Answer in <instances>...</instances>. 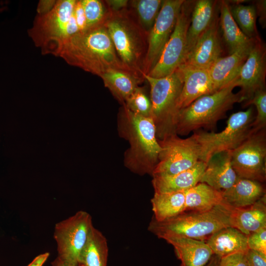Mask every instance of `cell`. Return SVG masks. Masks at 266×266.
Masks as SVG:
<instances>
[{
    "label": "cell",
    "mask_w": 266,
    "mask_h": 266,
    "mask_svg": "<svg viewBox=\"0 0 266 266\" xmlns=\"http://www.w3.org/2000/svg\"><path fill=\"white\" fill-rule=\"evenodd\" d=\"M59 56L68 64L100 77L112 68L128 70L119 59L104 25L70 37L62 47Z\"/></svg>",
    "instance_id": "obj_1"
},
{
    "label": "cell",
    "mask_w": 266,
    "mask_h": 266,
    "mask_svg": "<svg viewBox=\"0 0 266 266\" xmlns=\"http://www.w3.org/2000/svg\"><path fill=\"white\" fill-rule=\"evenodd\" d=\"M118 129L130 145L125 153V166L133 173L152 176L161 150L152 118L135 115L123 105L118 114Z\"/></svg>",
    "instance_id": "obj_2"
},
{
    "label": "cell",
    "mask_w": 266,
    "mask_h": 266,
    "mask_svg": "<svg viewBox=\"0 0 266 266\" xmlns=\"http://www.w3.org/2000/svg\"><path fill=\"white\" fill-rule=\"evenodd\" d=\"M233 209L223 200L208 210L184 211L161 222L152 218L148 229L163 239L169 236H182L204 241L219 230L232 227Z\"/></svg>",
    "instance_id": "obj_3"
},
{
    "label": "cell",
    "mask_w": 266,
    "mask_h": 266,
    "mask_svg": "<svg viewBox=\"0 0 266 266\" xmlns=\"http://www.w3.org/2000/svg\"><path fill=\"white\" fill-rule=\"evenodd\" d=\"M104 26L124 67L144 80L143 67L148 33L140 26L131 10L128 7L112 12Z\"/></svg>",
    "instance_id": "obj_4"
},
{
    "label": "cell",
    "mask_w": 266,
    "mask_h": 266,
    "mask_svg": "<svg viewBox=\"0 0 266 266\" xmlns=\"http://www.w3.org/2000/svg\"><path fill=\"white\" fill-rule=\"evenodd\" d=\"M76 0L55 1L48 12L38 14L29 34L42 54L59 56L64 44L81 32L75 13Z\"/></svg>",
    "instance_id": "obj_5"
},
{
    "label": "cell",
    "mask_w": 266,
    "mask_h": 266,
    "mask_svg": "<svg viewBox=\"0 0 266 266\" xmlns=\"http://www.w3.org/2000/svg\"><path fill=\"white\" fill-rule=\"evenodd\" d=\"M238 77V76H237ZM213 94L201 96L177 114L175 132L187 135L200 128L213 129L233 105L243 101L239 92L233 93L237 78Z\"/></svg>",
    "instance_id": "obj_6"
},
{
    "label": "cell",
    "mask_w": 266,
    "mask_h": 266,
    "mask_svg": "<svg viewBox=\"0 0 266 266\" xmlns=\"http://www.w3.org/2000/svg\"><path fill=\"white\" fill-rule=\"evenodd\" d=\"M143 77L150 86L151 118L158 139L161 140L176 134L177 105L183 84L180 70L177 68L171 74L162 78H154L146 74Z\"/></svg>",
    "instance_id": "obj_7"
},
{
    "label": "cell",
    "mask_w": 266,
    "mask_h": 266,
    "mask_svg": "<svg viewBox=\"0 0 266 266\" xmlns=\"http://www.w3.org/2000/svg\"><path fill=\"white\" fill-rule=\"evenodd\" d=\"M254 115V109L251 106L246 110L232 114L226 128L220 132L195 131L193 134L200 147V161L207 163L214 155L238 147L254 133L252 123Z\"/></svg>",
    "instance_id": "obj_8"
},
{
    "label": "cell",
    "mask_w": 266,
    "mask_h": 266,
    "mask_svg": "<svg viewBox=\"0 0 266 266\" xmlns=\"http://www.w3.org/2000/svg\"><path fill=\"white\" fill-rule=\"evenodd\" d=\"M92 226L91 215L83 210L57 223L54 231L57 257L66 262L79 265L80 254Z\"/></svg>",
    "instance_id": "obj_9"
},
{
    "label": "cell",
    "mask_w": 266,
    "mask_h": 266,
    "mask_svg": "<svg viewBox=\"0 0 266 266\" xmlns=\"http://www.w3.org/2000/svg\"><path fill=\"white\" fill-rule=\"evenodd\" d=\"M158 141L161 150L152 176L175 174L200 161V147L193 134L182 138L173 134Z\"/></svg>",
    "instance_id": "obj_10"
},
{
    "label": "cell",
    "mask_w": 266,
    "mask_h": 266,
    "mask_svg": "<svg viewBox=\"0 0 266 266\" xmlns=\"http://www.w3.org/2000/svg\"><path fill=\"white\" fill-rule=\"evenodd\" d=\"M195 2H183L171 34L157 63L148 75L154 78L166 76L184 63L186 56L187 34Z\"/></svg>",
    "instance_id": "obj_11"
},
{
    "label": "cell",
    "mask_w": 266,
    "mask_h": 266,
    "mask_svg": "<svg viewBox=\"0 0 266 266\" xmlns=\"http://www.w3.org/2000/svg\"><path fill=\"white\" fill-rule=\"evenodd\" d=\"M231 154L232 166L238 177L265 181L266 129L252 133Z\"/></svg>",
    "instance_id": "obj_12"
},
{
    "label": "cell",
    "mask_w": 266,
    "mask_h": 266,
    "mask_svg": "<svg viewBox=\"0 0 266 266\" xmlns=\"http://www.w3.org/2000/svg\"><path fill=\"white\" fill-rule=\"evenodd\" d=\"M184 0H163L160 12L148 33L147 50L143 72L147 74L154 67L168 40Z\"/></svg>",
    "instance_id": "obj_13"
},
{
    "label": "cell",
    "mask_w": 266,
    "mask_h": 266,
    "mask_svg": "<svg viewBox=\"0 0 266 266\" xmlns=\"http://www.w3.org/2000/svg\"><path fill=\"white\" fill-rule=\"evenodd\" d=\"M266 50L260 38L257 39L237 78L243 101L250 100L256 92L265 89Z\"/></svg>",
    "instance_id": "obj_14"
},
{
    "label": "cell",
    "mask_w": 266,
    "mask_h": 266,
    "mask_svg": "<svg viewBox=\"0 0 266 266\" xmlns=\"http://www.w3.org/2000/svg\"><path fill=\"white\" fill-rule=\"evenodd\" d=\"M219 7L207 29L187 55L183 64L197 68L208 69L222 53L219 33Z\"/></svg>",
    "instance_id": "obj_15"
},
{
    "label": "cell",
    "mask_w": 266,
    "mask_h": 266,
    "mask_svg": "<svg viewBox=\"0 0 266 266\" xmlns=\"http://www.w3.org/2000/svg\"><path fill=\"white\" fill-rule=\"evenodd\" d=\"M177 68L183 81L177 108L178 111L200 97L214 93L215 91L208 69L197 68L182 64Z\"/></svg>",
    "instance_id": "obj_16"
},
{
    "label": "cell",
    "mask_w": 266,
    "mask_h": 266,
    "mask_svg": "<svg viewBox=\"0 0 266 266\" xmlns=\"http://www.w3.org/2000/svg\"><path fill=\"white\" fill-rule=\"evenodd\" d=\"M258 39H253L227 57H221L208 68L215 91L226 86L237 78Z\"/></svg>",
    "instance_id": "obj_17"
},
{
    "label": "cell",
    "mask_w": 266,
    "mask_h": 266,
    "mask_svg": "<svg viewBox=\"0 0 266 266\" xmlns=\"http://www.w3.org/2000/svg\"><path fill=\"white\" fill-rule=\"evenodd\" d=\"M231 151L212 156L206 163L199 183H204L222 192L231 187L238 177L231 164Z\"/></svg>",
    "instance_id": "obj_18"
},
{
    "label": "cell",
    "mask_w": 266,
    "mask_h": 266,
    "mask_svg": "<svg viewBox=\"0 0 266 266\" xmlns=\"http://www.w3.org/2000/svg\"><path fill=\"white\" fill-rule=\"evenodd\" d=\"M174 248L180 266H206L213 254L204 241L182 236L164 239Z\"/></svg>",
    "instance_id": "obj_19"
},
{
    "label": "cell",
    "mask_w": 266,
    "mask_h": 266,
    "mask_svg": "<svg viewBox=\"0 0 266 266\" xmlns=\"http://www.w3.org/2000/svg\"><path fill=\"white\" fill-rule=\"evenodd\" d=\"M206 163L199 161L191 168L171 175L153 176L152 183L155 192L186 191L200 182Z\"/></svg>",
    "instance_id": "obj_20"
},
{
    "label": "cell",
    "mask_w": 266,
    "mask_h": 266,
    "mask_svg": "<svg viewBox=\"0 0 266 266\" xmlns=\"http://www.w3.org/2000/svg\"><path fill=\"white\" fill-rule=\"evenodd\" d=\"M219 7L217 1L195 0L187 34L186 56L211 24Z\"/></svg>",
    "instance_id": "obj_21"
},
{
    "label": "cell",
    "mask_w": 266,
    "mask_h": 266,
    "mask_svg": "<svg viewBox=\"0 0 266 266\" xmlns=\"http://www.w3.org/2000/svg\"><path fill=\"white\" fill-rule=\"evenodd\" d=\"M224 201L234 208L249 206L266 195L261 182L238 177L234 184L222 192Z\"/></svg>",
    "instance_id": "obj_22"
},
{
    "label": "cell",
    "mask_w": 266,
    "mask_h": 266,
    "mask_svg": "<svg viewBox=\"0 0 266 266\" xmlns=\"http://www.w3.org/2000/svg\"><path fill=\"white\" fill-rule=\"evenodd\" d=\"M248 235L233 227H227L212 234L206 242L213 255L222 258L248 250Z\"/></svg>",
    "instance_id": "obj_23"
},
{
    "label": "cell",
    "mask_w": 266,
    "mask_h": 266,
    "mask_svg": "<svg viewBox=\"0 0 266 266\" xmlns=\"http://www.w3.org/2000/svg\"><path fill=\"white\" fill-rule=\"evenodd\" d=\"M266 195L253 204L242 208L233 209L232 225L248 235L266 227Z\"/></svg>",
    "instance_id": "obj_24"
},
{
    "label": "cell",
    "mask_w": 266,
    "mask_h": 266,
    "mask_svg": "<svg viewBox=\"0 0 266 266\" xmlns=\"http://www.w3.org/2000/svg\"><path fill=\"white\" fill-rule=\"evenodd\" d=\"M100 77L105 87L123 105L139 85L145 80L128 70L117 68L107 70Z\"/></svg>",
    "instance_id": "obj_25"
},
{
    "label": "cell",
    "mask_w": 266,
    "mask_h": 266,
    "mask_svg": "<svg viewBox=\"0 0 266 266\" xmlns=\"http://www.w3.org/2000/svg\"><path fill=\"white\" fill-rule=\"evenodd\" d=\"M153 219L161 222L185 211V191L157 193L151 200Z\"/></svg>",
    "instance_id": "obj_26"
},
{
    "label": "cell",
    "mask_w": 266,
    "mask_h": 266,
    "mask_svg": "<svg viewBox=\"0 0 266 266\" xmlns=\"http://www.w3.org/2000/svg\"><path fill=\"white\" fill-rule=\"evenodd\" d=\"M108 256V247L105 237L92 226L80 254L79 265L107 266Z\"/></svg>",
    "instance_id": "obj_27"
},
{
    "label": "cell",
    "mask_w": 266,
    "mask_h": 266,
    "mask_svg": "<svg viewBox=\"0 0 266 266\" xmlns=\"http://www.w3.org/2000/svg\"><path fill=\"white\" fill-rule=\"evenodd\" d=\"M185 194V211L208 210L223 202L222 192L204 183H198Z\"/></svg>",
    "instance_id": "obj_28"
},
{
    "label": "cell",
    "mask_w": 266,
    "mask_h": 266,
    "mask_svg": "<svg viewBox=\"0 0 266 266\" xmlns=\"http://www.w3.org/2000/svg\"><path fill=\"white\" fill-rule=\"evenodd\" d=\"M219 13V27L230 55L253 39L249 38L240 30L231 14L227 1H220Z\"/></svg>",
    "instance_id": "obj_29"
},
{
    "label": "cell",
    "mask_w": 266,
    "mask_h": 266,
    "mask_svg": "<svg viewBox=\"0 0 266 266\" xmlns=\"http://www.w3.org/2000/svg\"><path fill=\"white\" fill-rule=\"evenodd\" d=\"M163 0L129 1L130 10L141 28L148 34L161 9Z\"/></svg>",
    "instance_id": "obj_30"
},
{
    "label": "cell",
    "mask_w": 266,
    "mask_h": 266,
    "mask_svg": "<svg viewBox=\"0 0 266 266\" xmlns=\"http://www.w3.org/2000/svg\"><path fill=\"white\" fill-rule=\"evenodd\" d=\"M231 14L241 32L250 39L259 38L257 27V12L254 5L236 3L230 5Z\"/></svg>",
    "instance_id": "obj_31"
},
{
    "label": "cell",
    "mask_w": 266,
    "mask_h": 266,
    "mask_svg": "<svg viewBox=\"0 0 266 266\" xmlns=\"http://www.w3.org/2000/svg\"><path fill=\"white\" fill-rule=\"evenodd\" d=\"M81 1L88 30L104 25L112 12L105 0H81Z\"/></svg>",
    "instance_id": "obj_32"
},
{
    "label": "cell",
    "mask_w": 266,
    "mask_h": 266,
    "mask_svg": "<svg viewBox=\"0 0 266 266\" xmlns=\"http://www.w3.org/2000/svg\"><path fill=\"white\" fill-rule=\"evenodd\" d=\"M133 114L145 117H151L152 105L143 88L138 86L123 105Z\"/></svg>",
    "instance_id": "obj_33"
},
{
    "label": "cell",
    "mask_w": 266,
    "mask_h": 266,
    "mask_svg": "<svg viewBox=\"0 0 266 266\" xmlns=\"http://www.w3.org/2000/svg\"><path fill=\"white\" fill-rule=\"evenodd\" d=\"M253 104L257 109V115L252 123L253 133L266 129V92L262 89L255 93L252 98L245 102V106Z\"/></svg>",
    "instance_id": "obj_34"
},
{
    "label": "cell",
    "mask_w": 266,
    "mask_h": 266,
    "mask_svg": "<svg viewBox=\"0 0 266 266\" xmlns=\"http://www.w3.org/2000/svg\"><path fill=\"white\" fill-rule=\"evenodd\" d=\"M247 244L249 249L266 255V227L248 235Z\"/></svg>",
    "instance_id": "obj_35"
},
{
    "label": "cell",
    "mask_w": 266,
    "mask_h": 266,
    "mask_svg": "<svg viewBox=\"0 0 266 266\" xmlns=\"http://www.w3.org/2000/svg\"><path fill=\"white\" fill-rule=\"evenodd\" d=\"M217 266H248L245 253H236L220 258Z\"/></svg>",
    "instance_id": "obj_36"
},
{
    "label": "cell",
    "mask_w": 266,
    "mask_h": 266,
    "mask_svg": "<svg viewBox=\"0 0 266 266\" xmlns=\"http://www.w3.org/2000/svg\"><path fill=\"white\" fill-rule=\"evenodd\" d=\"M245 257L248 266H266V255L248 249Z\"/></svg>",
    "instance_id": "obj_37"
},
{
    "label": "cell",
    "mask_w": 266,
    "mask_h": 266,
    "mask_svg": "<svg viewBox=\"0 0 266 266\" xmlns=\"http://www.w3.org/2000/svg\"><path fill=\"white\" fill-rule=\"evenodd\" d=\"M112 12H117L127 8L129 1L125 0H105Z\"/></svg>",
    "instance_id": "obj_38"
},
{
    "label": "cell",
    "mask_w": 266,
    "mask_h": 266,
    "mask_svg": "<svg viewBox=\"0 0 266 266\" xmlns=\"http://www.w3.org/2000/svg\"><path fill=\"white\" fill-rule=\"evenodd\" d=\"M257 14L260 16V22L264 27L266 25V0H259L255 6Z\"/></svg>",
    "instance_id": "obj_39"
},
{
    "label": "cell",
    "mask_w": 266,
    "mask_h": 266,
    "mask_svg": "<svg viewBox=\"0 0 266 266\" xmlns=\"http://www.w3.org/2000/svg\"><path fill=\"white\" fill-rule=\"evenodd\" d=\"M49 256V252L40 254L36 256L27 266H43Z\"/></svg>",
    "instance_id": "obj_40"
},
{
    "label": "cell",
    "mask_w": 266,
    "mask_h": 266,
    "mask_svg": "<svg viewBox=\"0 0 266 266\" xmlns=\"http://www.w3.org/2000/svg\"><path fill=\"white\" fill-rule=\"evenodd\" d=\"M51 266H81L66 262L59 257L57 258L51 263Z\"/></svg>",
    "instance_id": "obj_41"
},
{
    "label": "cell",
    "mask_w": 266,
    "mask_h": 266,
    "mask_svg": "<svg viewBox=\"0 0 266 266\" xmlns=\"http://www.w3.org/2000/svg\"><path fill=\"white\" fill-rule=\"evenodd\" d=\"M219 258L216 255L212 256L206 266H217Z\"/></svg>",
    "instance_id": "obj_42"
}]
</instances>
